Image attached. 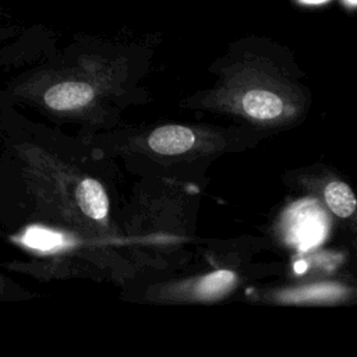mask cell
<instances>
[{"label":"cell","mask_w":357,"mask_h":357,"mask_svg":"<svg viewBox=\"0 0 357 357\" xmlns=\"http://www.w3.org/2000/svg\"><path fill=\"white\" fill-rule=\"evenodd\" d=\"M93 88L82 81H63L45 92V103L54 110H73L89 103Z\"/></svg>","instance_id":"obj_1"},{"label":"cell","mask_w":357,"mask_h":357,"mask_svg":"<svg viewBox=\"0 0 357 357\" xmlns=\"http://www.w3.org/2000/svg\"><path fill=\"white\" fill-rule=\"evenodd\" d=\"M26 241L31 244V247L39 248V250H50L54 247H59L63 243V238L59 233L43 230V229H33Z\"/></svg>","instance_id":"obj_7"},{"label":"cell","mask_w":357,"mask_h":357,"mask_svg":"<svg viewBox=\"0 0 357 357\" xmlns=\"http://www.w3.org/2000/svg\"><path fill=\"white\" fill-rule=\"evenodd\" d=\"M339 3L346 11H354L357 7V0H339Z\"/></svg>","instance_id":"obj_8"},{"label":"cell","mask_w":357,"mask_h":357,"mask_svg":"<svg viewBox=\"0 0 357 357\" xmlns=\"http://www.w3.org/2000/svg\"><path fill=\"white\" fill-rule=\"evenodd\" d=\"M243 109L254 119L272 120L282 113L283 102L271 91L251 89L243 98Z\"/></svg>","instance_id":"obj_4"},{"label":"cell","mask_w":357,"mask_h":357,"mask_svg":"<svg viewBox=\"0 0 357 357\" xmlns=\"http://www.w3.org/2000/svg\"><path fill=\"white\" fill-rule=\"evenodd\" d=\"M234 273L230 271H216L205 276L198 284V293L202 297H215L226 291L234 282Z\"/></svg>","instance_id":"obj_6"},{"label":"cell","mask_w":357,"mask_h":357,"mask_svg":"<svg viewBox=\"0 0 357 357\" xmlns=\"http://www.w3.org/2000/svg\"><path fill=\"white\" fill-rule=\"evenodd\" d=\"M8 32V26L0 24V35H6Z\"/></svg>","instance_id":"obj_9"},{"label":"cell","mask_w":357,"mask_h":357,"mask_svg":"<svg viewBox=\"0 0 357 357\" xmlns=\"http://www.w3.org/2000/svg\"><path fill=\"white\" fill-rule=\"evenodd\" d=\"M75 198L81 211L91 219L100 220L106 216L109 199L102 184L95 178H84L75 190Z\"/></svg>","instance_id":"obj_3"},{"label":"cell","mask_w":357,"mask_h":357,"mask_svg":"<svg viewBox=\"0 0 357 357\" xmlns=\"http://www.w3.org/2000/svg\"><path fill=\"white\" fill-rule=\"evenodd\" d=\"M324 194L329 209L335 215L340 218H349L356 211V197L346 183L331 181L325 187Z\"/></svg>","instance_id":"obj_5"},{"label":"cell","mask_w":357,"mask_h":357,"mask_svg":"<svg viewBox=\"0 0 357 357\" xmlns=\"http://www.w3.org/2000/svg\"><path fill=\"white\" fill-rule=\"evenodd\" d=\"M195 142L194 132L183 126H163L152 131L148 145L160 155H178L188 151Z\"/></svg>","instance_id":"obj_2"}]
</instances>
